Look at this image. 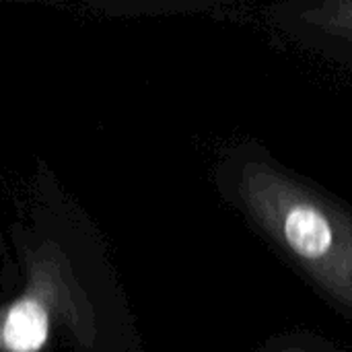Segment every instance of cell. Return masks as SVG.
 <instances>
[{"label": "cell", "mask_w": 352, "mask_h": 352, "mask_svg": "<svg viewBox=\"0 0 352 352\" xmlns=\"http://www.w3.org/2000/svg\"><path fill=\"white\" fill-rule=\"evenodd\" d=\"M0 352H140L95 227L52 182L0 243Z\"/></svg>", "instance_id": "1"}, {"label": "cell", "mask_w": 352, "mask_h": 352, "mask_svg": "<svg viewBox=\"0 0 352 352\" xmlns=\"http://www.w3.org/2000/svg\"><path fill=\"white\" fill-rule=\"evenodd\" d=\"M214 182L283 258L352 320V210L256 140L227 148Z\"/></svg>", "instance_id": "2"}, {"label": "cell", "mask_w": 352, "mask_h": 352, "mask_svg": "<svg viewBox=\"0 0 352 352\" xmlns=\"http://www.w3.org/2000/svg\"><path fill=\"white\" fill-rule=\"evenodd\" d=\"M272 14L276 25L301 43L352 62V0L280 4Z\"/></svg>", "instance_id": "3"}, {"label": "cell", "mask_w": 352, "mask_h": 352, "mask_svg": "<svg viewBox=\"0 0 352 352\" xmlns=\"http://www.w3.org/2000/svg\"><path fill=\"white\" fill-rule=\"evenodd\" d=\"M260 352H346L340 344L316 332H291L270 340Z\"/></svg>", "instance_id": "4"}]
</instances>
